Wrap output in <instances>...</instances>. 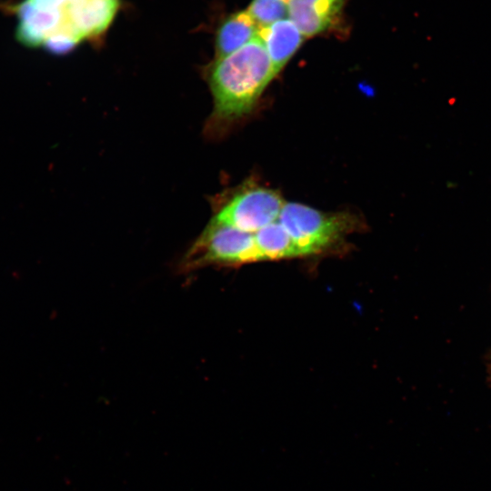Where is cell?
Segmentation results:
<instances>
[{"instance_id":"1","label":"cell","mask_w":491,"mask_h":491,"mask_svg":"<svg viewBox=\"0 0 491 491\" xmlns=\"http://www.w3.org/2000/svg\"><path fill=\"white\" fill-rule=\"evenodd\" d=\"M276 75L259 35L216 58L209 74L215 118L231 121L248 114Z\"/></svg>"},{"instance_id":"2","label":"cell","mask_w":491,"mask_h":491,"mask_svg":"<svg viewBox=\"0 0 491 491\" xmlns=\"http://www.w3.org/2000/svg\"><path fill=\"white\" fill-rule=\"evenodd\" d=\"M257 261L262 260L255 234L213 218L181 259L180 269L188 273L209 266H236Z\"/></svg>"},{"instance_id":"3","label":"cell","mask_w":491,"mask_h":491,"mask_svg":"<svg viewBox=\"0 0 491 491\" xmlns=\"http://www.w3.org/2000/svg\"><path fill=\"white\" fill-rule=\"evenodd\" d=\"M278 222L287 231L302 256L328 251L355 229L346 214H327L298 203H285Z\"/></svg>"},{"instance_id":"4","label":"cell","mask_w":491,"mask_h":491,"mask_svg":"<svg viewBox=\"0 0 491 491\" xmlns=\"http://www.w3.org/2000/svg\"><path fill=\"white\" fill-rule=\"evenodd\" d=\"M285 203L280 195L271 189L250 188L235 195L214 218L255 234L278 220Z\"/></svg>"},{"instance_id":"5","label":"cell","mask_w":491,"mask_h":491,"mask_svg":"<svg viewBox=\"0 0 491 491\" xmlns=\"http://www.w3.org/2000/svg\"><path fill=\"white\" fill-rule=\"evenodd\" d=\"M118 6L119 0H66L62 7V23L49 37H61L75 46L84 39L104 33Z\"/></svg>"},{"instance_id":"6","label":"cell","mask_w":491,"mask_h":491,"mask_svg":"<svg viewBox=\"0 0 491 491\" xmlns=\"http://www.w3.org/2000/svg\"><path fill=\"white\" fill-rule=\"evenodd\" d=\"M344 0H287L288 17L305 36L328 29L337 18Z\"/></svg>"},{"instance_id":"7","label":"cell","mask_w":491,"mask_h":491,"mask_svg":"<svg viewBox=\"0 0 491 491\" xmlns=\"http://www.w3.org/2000/svg\"><path fill=\"white\" fill-rule=\"evenodd\" d=\"M258 35L266 48L276 74L297 51L305 38L289 17L261 27Z\"/></svg>"},{"instance_id":"8","label":"cell","mask_w":491,"mask_h":491,"mask_svg":"<svg viewBox=\"0 0 491 491\" xmlns=\"http://www.w3.org/2000/svg\"><path fill=\"white\" fill-rule=\"evenodd\" d=\"M260 27L247 10L239 11L225 18L216 31V58L225 56L258 36Z\"/></svg>"},{"instance_id":"9","label":"cell","mask_w":491,"mask_h":491,"mask_svg":"<svg viewBox=\"0 0 491 491\" xmlns=\"http://www.w3.org/2000/svg\"><path fill=\"white\" fill-rule=\"evenodd\" d=\"M255 241L261 260L303 257L299 248L278 220L256 232Z\"/></svg>"},{"instance_id":"10","label":"cell","mask_w":491,"mask_h":491,"mask_svg":"<svg viewBox=\"0 0 491 491\" xmlns=\"http://www.w3.org/2000/svg\"><path fill=\"white\" fill-rule=\"evenodd\" d=\"M247 12L261 27L288 16L287 0H252Z\"/></svg>"},{"instance_id":"11","label":"cell","mask_w":491,"mask_h":491,"mask_svg":"<svg viewBox=\"0 0 491 491\" xmlns=\"http://www.w3.org/2000/svg\"><path fill=\"white\" fill-rule=\"evenodd\" d=\"M35 6L47 10H61L66 0H28Z\"/></svg>"}]
</instances>
